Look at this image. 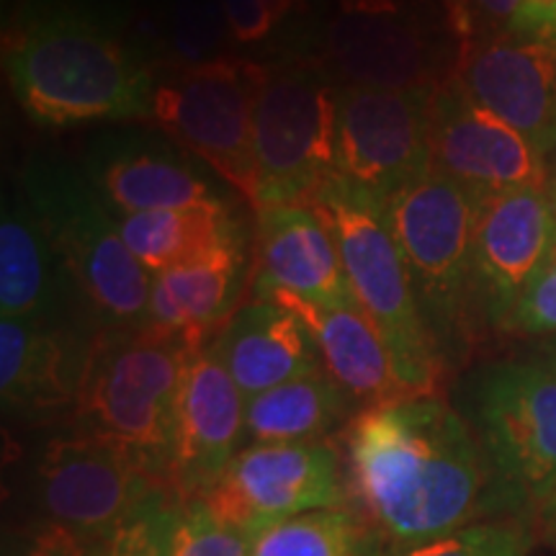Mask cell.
Wrapping results in <instances>:
<instances>
[{"label": "cell", "instance_id": "1", "mask_svg": "<svg viewBox=\"0 0 556 556\" xmlns=\"http://www.w3.org/2000/svg\"><path fill=\"white\" fill-rule=\"evenodd\" d=\"M345 490L371 536L394 548L492 516L490 471L475 428L435 394L353 415L345 428Z\"/></svg>", "mask_w": 556, "mask_h": 556}, {"label": "cell", "instance_id": "2", "mask_svg": "<svg viewBox=\"0 0 556 556\" xmlns=\"http://www.w3.org/2000/svg\"><path fill=\"white\" fill-rule=\"evenodd\" d=\"M5 75L18 106L41 127L148 116L155 86L114 31L65 5L34 13L5 39Z\"/></svg>", "mask_w": 556, "mask_h": 556}, {"label": "cell", "instance_id": "3", "mask_svg": "<svg viewBox=\"0 0 556 556\" xmlns=\"http://www.w3.org/2000/svg\"><path fill=\"white\" fill-rule=\"evenodd\" d=\"M307 206L336 238L348 287L384 338L402 384L413 397L435 394L443 353L417 304L384 204L332 176Z\"/></svg>", "mask_w": 556, "mask_h": 556}, {"label": "cell", "instance_id": "4", "mask_svg": "<svg viewBox=\"0 0 556 556\" xmlns=\"http://www.w3.org/2000/svg\"><path fill=\"white\" fill-rule=\"evenodd\" d=\"M21 191L99 317V328L142 330L152 274L131 255L114 212L83 168L37 160L21 178Z\"/></svg>", "mask_w": 556, "mask_h": 556}, {"label": "cell", "instance_id": "5", "mask_svg": "<svg viewBox=\"0 0 556 556\" xmlns=\"http://www.w3.org/2000/svg\"><path fill=\"white\" fill-rule=\"evenodd\" d=\"M193 351L150 328L101 330L75 407L80 433L127 443L170 482L178 392Z\"/></svg>", "mask_w": 556, "mask_h": 556}, {"label": "cell", "instance_id": "6", "mask_svg": "<svg viewBox=\"0 0 556 556\" xmlns=\"http://www.w3.org/2000/svg\"><path fill=\"white\" fill-rule=\"evenodd\" d=\"M492 513L531 520L556 492V361H503L471 389Z\"/></svg>", "mask_w": 556, "mask_h": 556}, {"label": "cell", "instance_id": "7", "mask_svg": "<svg viewBox=\"0 0 556 556\" xmlns=\"http://www.w3.org/2000/svg\"><path fill=\"white\" fill-rule=\"evenodd\" d=\"M268 70L248 60L189 62L155 80L150 116L163 135L206 163L248 204L261 206L255 106Z\"/></svg>", "mask_w": 556, "mask_h": 556}, {"label": "cell", "instance_id": "8", "mask_svg": "<svg viewBox=\"0 0 556 556\" xmlns=\"http://www.w3.org/2000/svg\"><path fill=\"white\" fill-rule=\"evenodd\" d=\"M482 197L430 170L384 204L389 229L407 263L413 289L438 348L467 336L471 250Z\"/></svg>", "mask_w": 556, "mask_h": 556}, {"label": "cell", "instance_id": "9", "mask_svg": "<svg viewBox=\"0 0 556 556\" xmlns=\"http://www.w3.org/2000/svg\"><path fill=\"white\" fill-rule=\"evenodd\" d=\"M165 495L176 492L139 451L80 430L52 441L37 467L45 520L70 528L90 544H106Z\"/></svg>", "mask_w": 556, "mask_h": 556}, {"label": "cell", "instance_id": "10", "mask_svg": "<svg viewBox=\"0 0 556 556\" xmlns=\"http://www.w3.org/2000/svg\"><path fill=\"white\" fill-rule=\"evenodd\" d=\"M435 88L336 90V176L387 204L433 170Z\"/></svg>", "mask_w": 556, "mask_h": 556}, {"label": "cell", "instance_id": "11", "mask_svg": "<svg viewBox=\"0 0 556 556\" xmlns=\"http://www.w3.org/2000/svg\"><path fill=\"white\" fill-rule=\"evenodd\" d=\"M261 206H307L336 176V90L307 70L268 73L255 106Z\"/></svg>", "mask_w": 556, "mask_h": 556}, {"label": "cell", "instance_id": "12", "mask_svg": "<svg viewBox=\"0 0 556 556\" xmlns=\"http://www.w3.org/2000/svg\"><path fill=\"white\" fill-rule=\"evenodd\" d=\"M206 503L250 536L302 513L348 505L345 471L330 441L240 448Z\"/></svg>", "mask_w": 556, "mask_h": 556}, {"label": "cell", "instance_id": "13", "mask_svg": "<svg viewBox=\"0 0 556 556\" xmlns=\"http://www.w3.org/2000/svg\"><path fill=\"white\" fill-rule=\"evenodd\" d=\"M430 142L433 170L482 199L552 186L548 163L536 144L471 99L456 78L435 88Z\"/></svg>", "mask_w": 556, "mask_h": 556}, {"label": "cell", "instance_id": "14", "mask_svg": "<svg viewBox=\"0 0 556 556\" xmlns=\"http://www.w3.org/2000/svg\"><path fill=\"white\" fill-rule=\"evenodd\" d=\"M556 255V204L548 189L503 191L482 201L471 250V291L503 328L533 278Z\"/></svg>", "mask_w": 556, "mask_h": 556}, {"label": "cell", "instance_id": "15", "mask_svg": "<svg viewBox=\"0 0 556 556\" xmlns=\"http://www.w3.org/2000/svg\"><path fill=\"white\" fill-rule=\"evenodd\" d=\"M248 400L212 343L186 361L176 407L170 484L178 497H206L245 438Z\"/></svg>", "mask_w": 556, "mask_h": 556}, {"label": "cell", "instance_id": "16", "mask_svg": "<svg viewBox=\"0 0 556 556\" xmlns=\"http://www.w3.org/2000/svg\"><path fill=\"white\" fill-rule=\"evenodd\" d=\"M83 173L114 214L222 206L186 150L150 131H106L90 142Z\"/></svg>", "mask_w": 556, "mask_h": 556}, {"label": "cell", "instance_id": "17", "mask_svg": "<svg viewBox=\"0 0 556 556\" xmlns=\"http://www.w3.org/2000/svg\"><path fill=\"white\" fill-rule=\"evenodd\" d=\"M78 323L0 319V397L11 415L41 420L78 407L93 340Z\"/></svg>", "mask_w": 556, "mask_h": 556}, {"label": "cell", "instance_id": "18", "mask_svg": "<svg viewBox=\"0 0 556 556\" xmlns=\"http://www.w3.org/2000/svg\"><path fill=\"white\" fill-rule=\"evenodd\" d=\"M456 80L548 155L556 135V45L500 34L464 58Z\"/></svg>", "mask_w": 556, "mask_h": 556}, {"label": "cell", "instance_id": "19", "mask_svg": "<svg viewBox=\"0 0 556 556\" xmlns=\"http://www.w3.org/2000/svg\"><path fill=\"white\" fill-rule=\"evenodd\" d=\"M328 52L348 86H430L426 39L397 0H340Z\"/></svg>", "mask_w": 556, "mask_h": 556}, {"label": "cell", "instance_id": "20", "mask_svg": "<svg viewBox=\"0 0 556 556\" xmlns=\"http://www.w3.org/2000/svg\"><path fill=\"white\" fill-rule=\"evenodd\" d=\"M276 291L323 307L356 302L348 287L336 238L309 206L258 208V278L255 299Z\"/></svg>", "mask_w": 556, "mask_h": 556}, {"label": "cell", "instance_id": "21", "mask_svg": "<svg viewBox=\"0 0 556 556\" xmlns=\"http://www.w3.org/2000/svg\"><path fill=\"white\" fill-rule=\"evenodd\" d=\"M75 296H83L78 281L24 191L5 197L0 219V315L70 323Z\"/></svg>", "mask_w": 556, "mask_h": 556}, {"label": "cell", "instance_id": "22", "mask_svg": "<svg viewBox=\"0 0 556 556\" xmlns=\"http://www.w3.org/2000/svg\"><path fill=\"white\" fill-rule=\"evenodd\" d=\"M266 299H274L299 317L315 340L323 368L351 394L356 405L374 407L413 397L402 384L384 338L358 302L323 307L287 291H276Z\"/></svg>", "mask_w": 556, "mask_h": 556}, {"label": "cell", "instance_id": "23", "mask_svg": "<svg viewBox=\"0 0 556 556\" xmlns=\"http://www.w3.org/2000/svg\"><path fill=\"white\" fill-rule=\"evenodd\" d=\"M212 348L245 400L323 366L309 330L274 299L242 304L212 338Z\"/></svg>", "mask_w": 556, "mask_h": 556}, {"label": "cell", "instance_id": "24", "mask_svg": "<svg viewBox=\"0 0 556 556\" xmlns=\"http://www.w3.org/2000/svg\"><path fill=\"white\" fill-rule=\"evenodd\" d=\"M242 240L222 245L214 253L184 266L160 270L150 283V307L144 328L186 340L193 348L206 345L222 325L238 312L242 291Z\"/></svg>", "mask_w": 556, "mask_h": 556}, {"label": "cell", "instance_id": "25", "mask_svg": "<svg viewBox=\"0 0 556 556\" xmlns=\"http://www.w3.org/2000/svg\"><path fill=\"white\" fill-rule=\"evenodd\" d=\"M351 394L323 366L248 400L245 438L253 443L323 441L351 415Z\"/></svg>", "mask_w": 556, "mask_h": 556}, {"label": "cell", "instance_id": "26", "mask_svg": "<svg viewBox=\"0 0 556 556\" xmlns=\"http://www.w3.org/2000/svg\"><path fill=\"white\" fill-rule=\"evenodd\" d=\"M122 240L152 276L214 253L240 240V227L227 204L165 212L114 214Z\"/></svg>", "mask_w": 556, "mask_h": 556}, {"label": "cell", "instance_id": "27", "mask_svg": "<svg viewBox=\"0 0 556 556\" xmlns=\"http://www.w3.org/2000/svg\"><path fill=\"white\" fill-rule=\"evenodd\" d=\"M250 556H371V531L348 505L325 507L263 528Z\"/></svg>", "mask_w": 556, "mask_h": 556}, {"label": "cell", "instance_id": "28", "mask_svg": "<svg viewBox=\"0 0 556 556\" xmlns=\"http://www.w3.org/2000/svg\"><path fill=\"white\" fill-rule=\"evenodd\" d=\"M536 541V528L523 518H490L435 536L422 544L394 548L389 556H528Z\"/></svg>", "mask_w": 556, "mask_h": 556}, {"label": "cell", "instance_id": "29", "mask_svg": "<svg viewBox=\"0 0 556 556\" xmlns=\"http://www.w3.org/2000/svg\"><path fill=\"white\" fill-rule=\"evenodd\" d=\"M253 536L222 518L206 497H178L170 556H250Z\"/></svg>", "mask_w": 556, "mask_h": 556}, {"label": "cell", "instance_id": "30", "mask_svg": "<svg viewBox=\"0 0 556 556\" xmlns=\"http://www.w3.org/2000/svg\"><path fill=\"white\" fill-rule=\"evenodd\" d=\"M178 495H165L144 507L114 539L101 544L99 556H170V528Z\"/></svg>", "mask_w": 556, "mask_h": 556}, {"label": "cell", "instance_id": "31", "mask_svg": "<svg viewBox=\"0 0 556 556\" xmlns=\"http://www.w3.org/2000/svg\"><path fill=\"white\" fill-rule=\"evenodd\" d=\"M500 330L520 336H556V255L533 278Z\"/></svg>", "mask_w": 556, "mask_h": 556}, {"label": "cell", "instance_id": "32", "mask_svg": "<svg viewBox=\"0 0 556 556\" xmlns=\"http://www.w3.org/2000/svg\"><path fill=\"white\" fill-rule=\"evenodd\" d=\"M225 24L227 16L222 0H178L176 3V37L180 50L191 62H197L214 45V39H219Z\"/></svg>", "mask_w": 556, "mask_h": 556}, {"label": "cell", "instance_id": "33", "mask_svg": "<svg viewBox=\"0 0 556 556\" xmlns=\"http://www.w3.org/2000/svg\"><path fill=\"white\" fill-rule=\"evenodd\" d=\"M99 548L101 544H90L65 526L41 520L29 531L16 533L5 556H99Z\"/></svg>", "mask_w": 556, "mask_h": 556}, {"label": "cell", "instance_id": "34", "mask_svg": "<svg viewBox=\"0 0 556 556\" xmlns=\"http://www.w3.org/2000/svg\"><path fill=\"white\" fill-rule=\"evenodd\" d=\"M227 29L238 41H258L268 37L294 11L299 0H222Z\"/></svg>", "mask_w": 556, "mask_h": 556}, {"label": "cell", "instance_id": "35", "mask_svg": "<svg viewBox=\"0 0 556 556\" xmlns=\"http://www.w3.org/2000/svg\"><path fill=\"white\" fill-rule=\"evenodd\" d=\"M505 34L556 45V0H520Z\"/></svg>", "mask_w": 556, "mask_h": 556}, {"label": "cell", "instance_id": "36", "mask_svg": "<svg viewBox=\"0 0 556 556\" xmlns=\"http://www.w3.org/2000/svg\"><path fill=\"white\" fill-rule=\"evenodd\" d=\"M520 0H467V18L484 21L492 29H505L516 16Z\"/></svg>", "mask_w": 556, "mask_h": 556}, {"label": "cell", "instance_id": "37", "mask_svg": "<svg viewBox=\"0 0 556 556\" xmlns=\"http://www.w3.org/2000/svg\"><path fill=\"white\" fill-rule=\"evenodd\" d=\"M533 528H536V533H546L548 539H556V492L536 513V518H533Z\"/></svg>", "mask_w": 556, "mask_h": 556}, {"label": "cell", "instance_id": "38", "mask_svg": "<svg viewBox=\"0 0 556 556\" xmlns=\"http://www.w3.org/2000/svg\"><path fill=\"white\" fill-rule=\"evenodd\" d=\"M546 163H548V176H552V186H556V135L552 142V150H548L546 155Z\"/></svg>", "mask_w": 556, "mask_h": 556}, {"label": "cell", "instance_id": "39", "mask_svg": "<svg viewBox=\"0 0 556 556\" xmlns=\"http://www.w3.org/2000/svg\"><path fill=\"white\" fill-rule=\"evenodd\" d=\"M546 351H548V356H552V361H556V340H552V343L546 345Z\"/></svg>", "mask_w": 556, "mask_h": 556}, {"label": "cell", "instance_id": "40", "mask_svg": "<svg viewBox=\"0 0 556 556\" xmlns=\"http://www.w3.org/2000/svg\"><path fill=\"white\" fill-rule=\"evenodd\" d=\"M552 197H554V201H556V186H552Z\"/></svg>", "mask_w": 556, "mask_h": 556}, {"label": "cell", "instance_id": "41", "mask_svg": "<svg viewBox=\"0 0 556 556\" xmlns=\"http://www.w3.org/2000/svg\"><path fill=\"white\" fill-rule=\"evenodd\" d=\"M554 204H556V201H554Z\"/></svg>", "mask_w": 556, "mask_h": 556}]
</instances>
